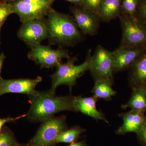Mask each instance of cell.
I'll use <instances>...</instances> for the list:
<instances>
[{
    "instance_id": "cell-13",
    "label": "cell",
    "mask_w": 146,
    "mask_h": 146,
    "mask_svg": "<svg viewBox=\"0 0 146 146\" xmlns=\"http://www.w3.org/2000/svg\"><path fill=\"white\" fill-rule=\"evenodd\" d=\"M145 112L130 110L127 112L120 113L123 123L115 131L117 135H124L127 133L137 134L145 120Z\"/></svg>"
},
{
    "instance_id": "cell-22",
    "label": "cell",
    "mask_w": 146,
    "mask_h": 146,
    "mask_svg": "<svg viewBox=\"0 0 146 146\" xmlns=\"http://www.w3.org/2000/svg\"><path fill=\"white\" fill-rule=\"evenodd\" d=\"M103 1V0H84L83 5L81 7L90 11L98 16Z\"/></svg>"
},
{
    "instance_id": "cell-14",
    "label": "cell",
    "mask_w": 146,
    "mask_h": 146,
    "mask_svg": "<svg viewBox=\"0 0 146 146\" xmlns=\"http://www.w3.org/2000/svg\"><path fill=\"white\" fill-rule=\"evenodd\" d=\"M98 101L93 96L89 97L74 96L73 101L74 112H81L96 121L101 120L109 124L103 113L97 109L96 103Z\"/></svg>"
},
{
    "instance_id": "cell-30",
    "label": "cell",
    "mask_w": 146,
    "mask_h": 146,
    "mask_svg": "<svg viewBox=\"0 0 146 146\" xmlns=\"http://www.w3.org/2000/svg\"><path fill=\"white\" fill-rule=\"evenodd\" d=\"M5 58V56L3 54H0V80L2 79L1 76V70L3 63Z\"/></svg>"
},
{
    "instance_id": "cell-26",
    "label": "cell",
    "mask_w": 146,
    "mask_h": 146,
    "mask_svg": "<svg viewBox=\"0 0 146 146\" xmlns=\"http://www.w3.org/2000/svg\"><path fill=\"white\" fill-rule=\"evenodd\" d=\"M27 114L22 115L21 116H18L16 117H9L7 118H0V133L3 129V126L6 123L12 122H15L17 120L20 119L22 118L25 117H27Z\"/></svg>"
},
{
    "instance_id": "cell-31",
    "label": "cell",
    "mask_w": 146,
    "mask_h": 146,
    "mask_svg": "<svg viewBox=\"0 0 146 146\" xmlns=\"http://www.w3.org/2000/svg\"><path fill=\"white\" fill-rule=\"evenodd\" d=\"M19 146H40L39 145H36V144H34L31 143H29V144H26V145H19Z\"/></svg>"
},
{
    "instance_id": "cell-24",
    "label": "cell",
    "mask_w": 146,
    "mask_h": 146,
    "mask_svg": "<svg viewBox=\"0 0 146 146\" xmlns=\"http://www.w3.org/2000/svg\"><path fill=\"white\" fill-rule=\"evenodd\" d=\"M13 13L11 4H0V26L5 21L9 15Z\"/></svg>"
},
{
    "instance_id": "cell-10",
    "label": "cell",
    "mask_w": 146,
    "mask_h": 146,
    "mask_svg": "<svg viewBox=\"0 0 146 146\" xmlns=\"http://www.w3.org/2000/svg\"><path fill=\"white\" fill-rule=\"evenodd\" d=\"M13 13L19 16L22 23L27 21L43 19L47 16L51 9V5L32 4L24 2L21 0L11 4Z\"/></svg>"
},
{
    "instance_id": "cell-19",
    "label": "cell",
    "mask_w": 146,
    "mask_h": 146,
    "mask_svg": "<svg viewBox=\"0 0 146 146\" xmlns=\"http://www.w3.org/2000/svg\"><path fill=\"white\" fill-rule=\"evenodd\" d=\"M86 131V129L81 127L75 126L69 129H66L60 133L58 138L57 143H73L76 142L82 134Z\"/></svg>"
},
{
    "instance_id": "cell-15",
    "label": "cell",
    "mask_w": 146,
    "mask_h": 146,
    "mask_svg": "<svg viewBox=\"0 0 146 146\" xmlns=\"http://www.w3.org/2000/svg\"><path fill=\"white\" fill-rule=\"evenodd\" d=\"M129 82L132 89L146 87V50L129 68Z\"/></svg>"
},
{
    "instance_id": "cell-28",
    "label": "cell",
    "mask_w": 146,
    "mask_h": 146,
    "mask_svg": "<svg viewBox=\"0 0 146 146\" xmlns=\"http://www.w3.org/2000/svg\"><path fill=\"white\" fill-rule=\"evenodd\" d=\"M68 146H88V145L86 144V141L85 140H83L78 142H75L73 143L70 144Z\"/></svg>"
},
{
    "instance_id": "cell-12",
    "label": "cell",
    "mask_w": 146,
    "mask_h": 146,
    "mask_svg": "<svg viewBox=\"0 0 146 146\" xmlns=\"http://www.w3.org/2000/svg\"><path fill=\"white\" fill-rule=\"evenodd\" d=\"M41 77L31 79L20 78L0 80V97L9 93L30 95L35 91L36 85L42 81Z\"/></svg>"
},
{
    "instance_id": "cell-20",
    "label": "cell",
    "mask_w": 146,
    "mask_h": 146,
    "mask_svg": "<svg viewBox=\"0 0 146 146\" xmlns=\"http://www.w3.org/2000/svg\"><path fill=\"white\" fill-rule=\"evenodd\" d=\"M18 144L12 131L5 127L0 133V146H18Z\"/></svg>"
},
{
    "instance_id": "cell-27",
    "label": "cell",
    "mask_w": 146,
    "mask_h": 146,
    "mask_svg": "<svg viewBox=\"0 0 146 146\" xmlns=\"http://www.w3.org/2000/svg\"><path fill=\"white\" fill-rule=\"evenodd\" d=\"M21 1L27 3L45 5H52L53 0H21Z\"/></svg>"
},
{
    "instance_id": "cell-33",
    "label": "cell",
    "mask_w": 146,
    "mask_h": 146,
    "mask_svg": "<svg viewBox=\"0 0 146 146\" xmlns=\"http://www.w3.org/2000/svg\"></svg>"
},
{
    "instance_id": "cell-3",
    "label": "cell",
    "mask_w": 146,
    "mask_h": 146,
    "mask_svg": "<svg viewBox=\"0 0 146 146\" xmlns=\"http://www.w3.org/2000/svg\"><path fill=\"white\" fill-rule=\"evenodd\" d=\"M91 54V51L89 50L85 60L80 65H76V58L74 57L70 58L66 63H61L58 66L56 72L51 76L52 86L49 91L55 94L58 86L66 85L69 87L70 91H72L78 79L86 71L89 70Z\"/></svg>"
},
{
    "instance_id": "cell-25",
    "label": "cell",
    "mask_w": 146,
    "mask_h": 146,
    "mask_svg": "<svg viewBox=\"0 0 146 146\" xmlns=\"http://www.w3.org/2000/svg\"><path fill=\"white\" fill-rule=\"evenodd\" d=\"M136 134L140 143L143 146H146V117L143 125Z\"/></svg>"
},
{
    "instance_id": "cell-2",
    "label": "cell",
    "mask_w": 146,
    "mask_h": 146,
    "mask_svg": "<svg viewBox=\"0 0 146 146\" xmlns=\"http://www.w3.org/2000/svg\"><path fill=\"white\" fill-rule=\"evenodd\" d=\"M47 16L48 38L51 43L61 46H69L81 40L80 32L71 16L51 9Z\"/></svg>"
},
{
    "instance_id": "cell-5",
    "label": "cell",
    "mask_w": 146,
    "mask_h": 146,
    "mask_svg": "<svg viewBox=\"0 0 146 146\" xmlns=\"http://www.w3.org/2000/svg\"><path fill=\"white\" fill-rule=\"evenodd\" d=\"M42 122L30 143L40 146H54L57 144L59 135L68 128L66 117H53Z\"/></svg>"
},
{
    "instance_id": "cell-4",
    "label": "cell",
    "mask_w": 146,
    "mask_h": 146,
    "mask_svg": "<svg viewBox=\"0 0 146 146\" xmlns=\"http://www.w3.org/2000/svg\"><path fill=\"white\" fill-rule=\"evenodd\" d=\"M122 37L119 46L135 48L146 46V26L135 16L119 17Z\"/></svg>"
},
{
    "instance_id": "cell-18",
    "label": "cell",
    "mask_w": 146,
    "mask_h": 146,
    "mask_svg": "<svg viewBox=\"0 0 146 146\" xmlns=\"http://www.w3.org/2000/svg\"><path fill=\"white\" fill-rule=\"evenodd\" d=\"M133 93L130 99L125 104L122 105L123 109L130 110L146 112V87L133 88Z\"/></svg>"
},
{
    "instance_id": "cell-16",
    "label": "cell",
    "mask_w": 146,
    "mask_h": 146,
    "mask_svg": "<svg viewBox=\"0 0 146 146\" xmlns=\"http://www.w3.org/2000/svg\"><path fill=\"white\" fill-rule=\"evenodd\" d=\"M122 0H103L100 7V21L108 23L121 15Z\"/></svg>"
},
{
    "instance_id": "cell-29",
    "label": "cell",
    "mask_w": 146,
    "mask_h": 146,
    "mask_svg": "<svg viewBox=\"0 0 146 146\" xmlns=\"http://www.w3.org/2000/svg\"><path fill=\"white\" fill-rule=\"evenodd\" d=\"M67 1L73 3L78 6L82 7L83 5L84 0H67Z\"/></svg>"
},
{
    "instance_id": "cell-21",
    "label": "cell",
    "mask_w": 146,
    "mask_h": 146,
    "mask_svg": "<svg viewBox=\"0 0 146 146\" xmlns=\"http://www.w3.org/2000/svg\"><path fill=\"white\" fill-rule=\"evenodd\" d=\"M140 0H122L121 14L135 16Z\"/></svg>"
},
{
    "instance_id": "cell-9",
    "label": "cell",
    "mask_w": 146,
    "mask_h": 146,
    "mask_svg": "<svg viewBox=\"0 0 146 146\" xmlns=\"http://www.w3.org/2000/svg\"><path fill=\"white\" fill-rule=\"evenodd\" d=\"M146 50V46L130 48L119 46L112 52L114 73L129 69Z\"/></svg>"
},
{
    "instance_id": "cell-23",
    "label": "cell",
    "mask_w": 146,
    "mask_h": 146,
    "mask_svg": "<svg viewBox=\"0 0 146 146\" xmlns=\"http://www.w3.org/2000/svg\"><path fill=\"white\" fill-rule=\"evenodd\" d=\"M135 16L146 26V0H140Z\"/></svg>"
},
{
    "instance_id": "cell-11",
    "label": "cell",
    "mask_w": 146,
    "mask_h": 146,
    "mask_svg": "<svg viewBox=\"0 0 146 146\" xmlns=\"http://www.w3.org/2000/svg\"><path fill=\"white\" fill-rule=\"evenodd\" d=\"M71 11L78 27L84 34L93 36L98 33L100 21L98 16L80 6L73 7Z\"/></svg>"
},
{
    "instance_id": "cell-8",
    "label": "cell",
    "mask_w": 146,
    "mask_h": 146,
    "mask_svg": "<svg viewBox=\"0 0 146 146\" xmlns=\"http://www.w3.org/2000/svg\"><path fill=\"white\" fill-rule=\"evenodd\" d=\"M18 37L31 47L40 44L48 37L46 21L43 19L23 23L18 33Z\"/></svg>"
},
{
    "instance_id": "cell-7",
    "label": "cell",
    "mask_w": 146,
    "mask_h": 146,
    "mask_svg": "<svg viewBox=\"0 0 146 146\" xmlns=\"http://www.w3.org/2000/svg\"><path fill=\"white\" fill-rule=\"evenodd\" d=\"M28 56L42 68L57 67L64 58H70L68 51L64 49H53L49 46L38 44L31 47Z\"/></svg>"
},
{
    "instance_id": "cell-17",
    "label": "cell",
    "mask_w": 146,
    "mask_h": 146,
    "mask_svg": "<svg viewBox=\"0 0 146 146\" xmlns=\"http://www.w3.org/2000/svg\"><path fill=\"white\" fill-rule=\"evenodd\" d=\"M94 85L92 92L93 96L98 100L102 99L106 101L111 100L117 92L112 88L113 81L108 79L94 80Z\"/></svg>"
},
{
    "instance_id": "cell-32",
    "label": "cell",
    "mask_w": 146,
    "mask_h": 146,
    "mask_svg": "<svg viewBox=\"0 0 146 146\" xmlns=\"http://www.w3.org/2000/svg\"><path fill=\"white\" fill-rule=\"evenodd\" d=\"M9 1H18V0H9Z\"/></svg>"
},
{
    "instance_id": "cell-6",
    "label": "cell",
    "mask_w": 146,
    "mask_h": 146,
    "mask_svg": "<svg viewBox=\"0 0 146 146\" xmlns=\"http://www.w3.org/2000/svg\"><path fill=\"white\" fill-rule=\"evenodd\" d=\"M89 71L94 80L99 79L113 80L114 62L110 52L99 45L93 54L90 56Z\"/></svg>"
},
{
    "instance_id": "cell-1",
    "label": "cell",
    "mask_w": 146,
    "mask_h": 146,
    "mask_svg": "<svg viewBox=\"0 0 146 146\" xmlns=\"http://www.w3.org/2000/svg\"><path fill=\"white\" fill-rule=\"evenodd\" d=\"M28 97L31 106L27 117L30 121H43L61 111L74 112V96L71 95L58 97L50 91L35 90Z\"/></svg>"
}]
</instances>
